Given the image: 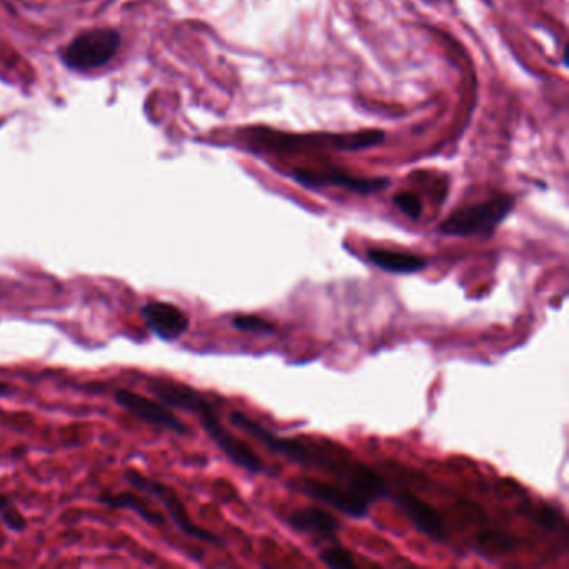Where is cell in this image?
Returning <instances> with one entry per match:
<instances>
[{
  "instance_id": "cell-1",
  "label": "cell",
  "mask_w": 569,
  "mask_h": 569,
  "mask_svg": "<svg viewBox=\"0 0 569 569\" xmlns=\"http://www.w3.org/2000/svg\"><path fill=\"white\" fill-rule=\"evenodd\" d=\"M231 423L242 433L256 439L267 451L289 459L293 463L301 464L304 468L318 469L323 473L331 474L346 488L353 489L354 493L361 494L363 498L371 501L381 499L388 494V486L383 476L376 473L373 468L361 463L353 454L341 448L338 444L316 443L313 439H284L262 428L254 419L247 418L246 414L232 411Z\"/></svg>"
},
{
  "instance_id": "cell-2",
  "label": "cell",
  "mask_w": 569,
  "mask_h": 569,
  "mask_svg": "<svg viewBox=\"0 0 569 569\" xmlns=\"http://www.w3.org/2000/svg\"><path fill=\"white\" fill-rule=\"evenodd\" d=\"M247 141L252 146L261 147L267 152H299V151H363L368 147L378 146L384 141L383 131H359L349 134H281L266 129L247 131Z\"/></svg>"
},
{
  "instance_id": "cell-3",
  "label": "cell",
  "mask_w": 569,
  "mask_h": 569,
  "mask_svg": "<svg viewBox=\"0 0 569 569\" xmlns=\"http://www.w3.org/2000/svg\"><path fill=\"white\" fill-rule=\"evenodd\" d=\"M514 199L509 196H496L488 201L459 207L448 219H444L438 231L444 236L468 237L474 234L489 236L494 229L513 212Z\"/></svg>"
},
{
  "instance_id": "cell-4",
  "label": "cell",
  "mask_w": 569,
  "mask_h": 569,
  "mask_svg": "<svg viewBox=\"0 0 569 569\" xmlns=\"http://www.w3.org/2000/svg\"><path fill=\"white\" fill-rule=\"evenodd\" d=\"M121 47L119 32L112 29H92L82 32L62 51V62L72 71H92L116 56Z\"/></svg>"
},
{
  "instance_id": "cell-5",
  "label": "cell",
  "mask_w": 569,
  "mask_h": 569,
  "mask_svg": "<svg viewBox=\"0 0 569 569\" xmlns=\"http://www.w3.org/2000/svg\"><path fill=\"white\" fill-rule=\"evenodd\" d=\"M124 478L127 483L131 484L132 488L142 493L151 494L154 498L159 499L171 516L172 521L176 524V528L181 533L186 534L189 538L199 539L204 543L222 544L221 539L217 538L216 534L209 533L207 529L197 526L192 523L191 516L187 513L186 506L176 493V489L167 486V484L156 481V479L147 478L142 476L137 469H126L124 471Z\"/></svg>"
},
{
  "instance_id": "cell-6",
  "label": "cell",
  "mask_w": 569,
  "mask_h": 569,
  "mask_svg": "<svg viewBox=\"0 0 569 569\" xmlns=\"http://www.w3.org/2000/svg\"><path fill=\"white\" fill-rule=\"evenodd\" d=\"M197 418L207 436L217 444V448L221 449L227 458L231 459L232 463L237 464L239 468L246 469L249 473L257 474L264 471L261 458L219 421L216 408L212 406V403L202 409L201 413L197 414Z\"/></svg>"
},
{
  "instance_id": "cell-7",
  "label": "cell",
  "mask_w": 569,
  "mask_h": 569,
  "mask_svg": "<svg viewBox=\"0 0 569 569\" xmlns=\"http://www.w3.org/2000/svg\"><path fill=\"white\" fill-rule=\"evenodd\" d=\"M291 177L301 186L308 189H319V187H343L348 191L358 192V194H376L389 186V179L384 177H356L348 172L339 169H294Z\"/></svg>"
},
{
  "instance_id": "cell-8",
  "label": "cell",
  "mask_w": 569,
  "mask_h": 569,
  "mask_svg": "<svg viewBox=\"0 0 569 569\" xmlns=\"http://www.w3.org/2000/svg\"><path fill=\"white\" fill-rule=\"evenodd\" d=\"M294 489L306 494L311 499H316L319 503L328 504L331 508L338 509L349 518L364 519L368 516L369 501L361 494L354 493L353 489L346 486H334V484L323 483L318 479H298L291 483Z\"/></svg>"
},
{
  "instance_id": "cell-9",
  "label": "cell",
  "mask_w": 569,
  "mask_h": 569,
  "mask_svg": "<svg viewBox=\"0 0 569 569\" xmlns=\"http://www.w3.org/2000/svg\"><path fill=\"white\" fill-rule=\"evenodd\" d=\"M114 399L121 408L126 409L132 416L141 419L144 423L152 424L157 428L169 429L172 433L186 434L191 433V429L167 408L166 404L157 403L154 399L146 398L142 394L134 393L129 389H119L114 393Z\"/></svg>"
},
{
  "instance_id": "cell-10",
  "label": "cell",
  "mask_w": 569,
  "mask_h": 569,
  "mask_svg": "<svg viewBox=\"0 0 569 569\" xmlns=\"http://www.w3.org/2000/svg\"><path fill=\"white\" fill-rule=\"evenodd\" d=\"M142 318L146 321L147 328L156 334L162 341H177L187 333L189 329V316L181 308L171 303H147L141 311Z\"/></svg>"
},
{
  "instance_id": "cell-11",
  "label": "cell",
  "mask_w": 569,
  "mask_h": 569,
  "mask_svg": "<svg viewBox=\"0 0 569 569\" xmlns=\"http://www.w3.org/2000/svg\"><path fill=\"white\" fill-rule=\"evenodd\" d=\"M394 501L398 504V508L408 516L409 521L414 524V528L424 536L443 543L448 538L444 519L438 509L433 508L431 504L426 503L423 499L414 496L411 493H401L394 496Z\"/></svg>"
},
{
  "instance_id": "cell-12",
  "label": "cell",
  "mask_w": 569,
  "mask_h": 569,
  "mask_svg": "<svg viewBox=\"0 0 569 569\" xmlns=\"http://www.w3.org/2000/svg\"><path fill=\"white\" fill-rule=\"evenodd\" d=\"M147 389L162 401V404H166L167 408L181 409L194 416L211 404L197 389L169 379L151 378L147 381Z\"/></svg>"
},
{
  "instance_id": "cell-13",
  "label": "cell",
  "mask_w": 569,
  "mask_h": 569,
  "mask_svg": "<svg viewBox=\"0 0 569 569\" xmlns=\"http://www.w3.org/2000/svg\"><path fill=\"white\" fill-rule=\"evenodd\" d=\"M288 523L301 533L311 534L316 538H331L339 531L338 519L326 513L324 509L314 508V506L296 509L289 516Z\"/></svg>"
},
{
  "instance_id": "cell-14",
  "label": "cell",
  "mask_w": 569,
  "mask_h": 569,
  "mask_svg": "<svg viewBox=\"0 0 569 569\" xmlns=\"http://www.w3.org/2000/svg\"><path fill=\"white\" fill-rule=\"evenodd\" d=\"M368 259L374 266L393 274H413L428 266V261L423 256L389 249H371L368 251Z\"/></svg>"
},
{
  "instance_id": "cell-15",
  "label": "cell",
  "mask_w": 569,
  "mask_h": 569,
  "mask_svg": "<svg viewBox=\"0 0 569 569\" xmlns=\"http://www.w3.org/2000/svg\"><path fill=\"white\" fill-rule=\"evenodd\" d=\"M97 501L106 504V506H111V508L136 511L137 516H141V519H144L147 524H151L154 528H161L166 524V518L159 511L152 509L149 503L134 493L102 494Z\"/></svg>"
},
{
  "instance_id": "cell-16",
  "label": "cell",
  "mask_w": 569,
  "mask_h": 569,
  "mask_svg": "<svg viewBox=\"0 0 569 569\" xmlns=\"http://www.w3.org/2000/svg\"><path fill=\"white\" fill-rule=\"evenodd\" d=\"M0 518H2L7 528L14 531V533H22V531L26 529V518H24L21 511L12 504L11 499L7 498V496H2V494H0Z\"/></svg>"
},
{
  "instance_id": "cell-17",
  "label": "cell",
  "mask_w": 569,
  "mask_h": 569,
  "mask_svg": "<svg viewBox=\"0 0 569 569\" xmlns=\"http://www.w3.org/2000/svg\"><path fill=\"white\" fill-rule=\"evenodd\" d=\"M232 328L242 333H257V334H274L276 333V326L269 323L266 319L257 318V316H237L231 321Z\"/></svg>"
},
{
  "instance_id": "cell-18",
  "label": "cell",
  "mask_w": 569,
  "mask_h": 569,
  "mask_svg": "<svg viewBox=\"0 0 569 569\" xmlns=\"http://www.w3.org/2000/svg\"><path fill=\"white\" fill-rule=\"evenodd\" d=\"M319 559L323 561L326 566L334 569H353L356 568V563H354L353 554L349 553L348 549L339 548V546H334V548L324 549L319 554Z\"/></svg>"
},
{
  "instance_id": "cell-19",
  "label": "cell",
  "mask_w": 569,
  "mask_h": 569,
  "mask_svg": "<svg viewBox=\"0 0 569 569\" xmlns=\"http://www.w3.org/2000/svg\"><path fill=\"white\" fill-rule=\"evenodd\" d=\"M393 204L413 221H418L423 214V202L413 192H399L393 197Z\"/></svg>"
},
{
  "instance_id": "cell-20",
  "label": "cell",
  "mask_w": 569,
  "mask_h": 569,
  "mask_svg": "<svg viewBox=\"0 0 569 569\" xmlns=\"http://www.w3.org/2000/svg\"><path fill=\"white\" fill-rule=\"evenodd\" d=\"M526 516L533 519L534 523L541 526V528L546 529V531H554L558 529L559 516L556 513V509L551 508V506H536V508L526 509Z\"/></svg>"
},
{
  "instance_id": "cell-21",
  "label": "cell",
  "mask_w": 569,
  "mask_h": 569,
  "mask_svg": "<svg viewBox=\"0 0 569 569\" xmlns=\"http://www.w3.org/2000/svg\"><path fill=\"white\" fill-rule=\"evenodd\" d=\"M479 543L488 549H498V551H503V553H508V551L514 548L513 538H509V536L503 533H493V531L483 534L479 538Z\"/></svg>"
},
{
  "instance_id": "cell-22",
  "label": "cell",
  "mask_w": 569,
  "mask_h": 569,
  "mask_svg": "<svg viewBox=\"0 0 569 569\" xmlns=\"http://www.w3.org/2000/svg\"><path fill=\"white\" fill-rule=\"evenodd\" d=\"M9 391H11V388H9L6 383H0V398L9 394Z\"/></svg>"
}]
</instances>
